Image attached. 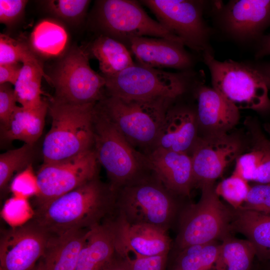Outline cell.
<instances>
[{"mask_svg": "<svg viewBox=\"0 0 270 270\" xmlns=\"http://www.w3.org/2000/svg\"><path fill=\"white\" fill-rule=\"evenodd\" d=\"M184 46L164 38L141 36L130 40L128 48L137 63L142 66L158 69L188 70L192 66L194 59Z\"/></svg>", "mask_w": 270, "mask_h": 270, "instance_id": "18", "label": "cell"}, {"mask_svg": "<svg viewBox=\"0 0 270 270\" xmlns=\"http://www.w3.org/2000/svg\"><path fill=\"white\" fill-rule=\"evenodd\" d=\"M174 195L154 174H146L118 190L114 213L128 224L168 232L178 212Z\"/></svg>", "mask_w": 270, "mask_h": 270, "instance_id": "4", "label": "cell"}, {"mask_svg": "<svg viewBox=\"0 0 270 270\" xmlns=\"http://www.w3.org/2000/svg\"><path fill=\"white\" fill-rule=\"evenodd\" d=\"M220 246V244L214 241L182 249L173 270H210L216 260Z\"/></svg>", "mask_w": 270, "mask_h": 270, "instance_id": "30", "label": "cell"}, {"mask_svg": "<svg viewBox=\"0 0 270 270\" xmlns=\"http://www.w3.org/2000/svg\"><path fill=\"white\" fill-rule=\"evenodd\" d=\"M243 146L240 138L228 132L198 136L190 155L195 186L214 184L241 154Z\"/></svg>", "mask_w": 270, "mask_h": 270, "instance_id": "13", "label": "cell"}, {"mask_svg": "<svg viewBox=\"0 0 270 270\" xmlns=\"http://www.w3.org/2000/svg\"><path fill=\"white\" fill-rule=\"evenodd\" d=\"M212 10L224 32L236 42L258 40L270 26V0H232L226 4L218 1Z\"/></svg>", "mask_w": 270, "mask_h": 270, "instance_id": "14", "label": "cell"}, {"mask_svg": "<svg viewBox=\"0 0 270 270\" xmlns=\"http://www.w3.org/2000/svg\"><path fill=\"white\" fill-rule=\"evenodd\" d=\"M50 234L34 220L6 232L0 240V270H36Z\"/></svg>", "mask_w": 270, "mask_h": 270, "instance_id": "15", "label": "cell"}, {"mask_svg": "<svg viewBox=\"0 0 270 270\" xmlns=\"http://www.w3.org/2000/svg\"><path fill=\"white\" fill-rule=\"evenodd\" d=\"M198 125L196 113L187 108H170L162 122L155 148L188 154L198 138Z\"/></svg>", "mask_w": 270, "mask_h": 270, "instance_id": "22", "label": "cell"}, {"mask_svg": "<svg viewBox=\"0 0 270 270\" xmlns=\"http://www.w3.org/2000/svg\"><path fill=\"white\" fill-rule=\"evenodd\" d=\"M44 77L49 82V76L44 72L40 60L22 64L19 77L14 85L17 102L26 108H35L40 106L44 100L41 97V82Z\"/></svg>", "mask_w": 270, "mask_h": 270, "instance_id": "27", "label": "cell"}, {"mask_svg": "<svg viewBox=\"0 0 270 270\" xmlns=\"http://www.w3.org/2000/svg\"><path fill=\"white\" fill-rule=\"evenodd\" d=\"M9 83L0 84V130L7 126L12 116L18 106L14 89Z\"/></svg>", "mask_w": 270, "mask_h": 270, "instance_id": "37", "label": "cell"}, {"mask_svg": "<svg viewBox=\"0 0 270 270\" xmlns=\"http://www.w3.org/2000/svg\"><path fill=\"white\" fill-rule=\"evenodd\" d=\"M200 188V200L187 206L180 213L175 240L179 251L192 245L222 240L230 234L234 210L228 208L220 200L214 184Z\"/></svg>", "mask_w": 270, "mask_h": 270, "instance_id": "7", "label": "cell"}, {"mask_svg": "<svg viewBox=\"0 0 270 270\" xmlns=\"http://www.w3.org/2000/svg\"><path fill=\"white\" fill-rule=\"evenodd\" d=\"M245 122L250 138L248 147L236 160L233 173L248 182L270 184V138L255 120L248 118Z\"/></svg>", "mask_w": 270, "mask_h": 270, "instance_id": "19", "label": "cell"}, {"mask_svg": "<svg viewBox=\"0 0 270 270\" xmlns=\"http://www.w3.org/2000/svg\"><path fill=\"white\" fill-rule=\"evenodd\" d=\"M174 100L126 99L108 94L96 106L134 148H147L148 152L155 148L162 122Z\"/></svg>", "mask_w": 270, "mask_h": 270, "instance_id": "3", "label": "cell"}, {"mask_svg": "<svg viewBox=\"0 0 270 270\" xmlns=\"http://www.w3.org/2000/svg\"><path fill=\"white\" fill-rule=\"evenodd\" d=\"M11 189L14 192L22 196L38 194V188L36 176L34 174L32 164L15 177L12 184Z\"/></svg>", "mask_w": 270, "mask_h": 270, "instance_id": "36", "label": "cell"}, {"mask_svg": "<svg viewBox=\"0 0 270 270\" xmlns=\"http://www.w3.org/2000/svg\"><path fill=\"white\" fill-rule=\"evenodd\" d=\"M116 251L123 257L148 256L168 254L172 240L167 232L146 224H130L114 213Z\"/></svg>", "mask_w": 270, "mask_h": 270, "instance_id": "16", "label": "cell"}, {"mask_svg": "<svg viewBox=\"0 0 270 270\" xmlns=\"http://www.w3.org/2000/svg\"><path fill=\"white\" fill-rule=\"evenodd\" d=\"M250 186L248 182L232 173L214 188L216 193L223 198L234 210L239 209L244 202Z\"/></svg>", "mask_w": 270, "mask_h": 270, "instance_id": "32", "label": "cell"}, {"mask_svg": "<svg viewBox=\"0 0 270 270\" xmlns=\"http://www.w3.org/2000/svg\"><path fill=\"white\" fill-rule=\"evenodd\" d=\"M116 252L115 228L110 217L90 229L75 270H103Z\"/></svg>", "mask_w": 270, "mask_h": 270, "instance_id": "23", "label": "cell"}, {"mask_svg": "<svg viewBox=\"0 0 270 270\" xmlns=\"http://www.w3.org/2000/svg\"><path fill=\"white\" fill-rule=\"evenodd\" d=\"M202 56L210 74L212 88L238 110H270L269 90L253 64L218 60L208 52Z\"/></svg>", "mask_w": 270, "mask_h": 270, "instance_id": "6", "label": "cell"}, {"mask_svg": "<svg viewBox=\"0 0 270 270\" xmlns=\"http://www.w3.org/2000/svg\"><path fill=\"white\" fill-rule=\"evenodd\" d=\"M20 63L0 64V84L9 83L14 85L22 68Z\"/></svg>", "mask_w": 270, "mask_h": 270, "instance_id": "40", "label": "cell"}, {"mask_svg": "<svg viewBox=\"0 0 270 270\" xmlns=\"http://www.w3.org/2000/svg\"><path fill=\"white\" fill-rule=\"evenodd\" d=\"M239 209L270 214V184L250 186L246 198Z\"/></svg>", "mask_w": 270, "mask_h": 270, "instance_id": "35", "label": "cell"}, {"mask_svg": "<svg viewBox=\"0 0 270 270\" xmlns=\"http://www.w3.org/2000/svg\"><path fill=\"white\" fill-rule=\"evenodd\" d=\"M34 146L24 144L21 147L9 150L0 155V188H6L16 172L23 170L32 164Z\"/></svg>", "mask_w": 270, "mask_h": 270, "instance_id": "31", "label": "cell"}, {"mask_svg": "<svg viewBox=\"0 0 270 270\" xmlns=\"http://www.w3.org/2000/svg\"><path fill=\"white\" fill-rule=\"evenodd\" d=\"M267 56H270V34L262 39L256 53V58H257Z\"/></svg>", "mask_w": 270, "mask_h": 270, "instance_id": "42", "label": "cell"}, {"mask_svg": "<svg viewBox=\"0 0 270 270\" xmlns=\"http://www.w3.org/2000/svg\"><path fill=\"white\" fill-rule=\"evenodd\" d=\"M168 254L148 256L124 257L130 270H164ZM123 257V256H122Z\"/></svg>", "mask_w": 270, "mask_h": 270, "instance_id": "38", "label": "cell"}, {"mask_svg": "<svg viewBox=\"0 0 270 270\" xmlns=\"http://www.w3.org/2000/svg\"><path fill=\"white\" fill-rule=\"evenodd\" d=\"M94 20L102 34L127 47L130 40L141 36L164 38L184 44L180 38L150 17L136 0H98Z\"/></svg>", "mask_w": 270, "mask_h": 270, "instance_id": "9", "label": "cell"}, {"mask_svg": "<svg viewBox=\"0 0 270 270\" xmlns=\"http://www.w3.org/2000/svg\"><path fill=\"white\" fill-rule=\"evenodd\" d=\"M196 94L198 124L208 134L228 132L238 123L240 110L214 88L200 82Z\"/></svg>", "mask_w": 270, "mask_h": 270, "instance_id": "20", "label": "cell"}, {"mask_svg": "<svg viewBox=\"0 0 270 270\" xmlns=\"http://www.w3.org/2000/svg\"><path fill=\"white\" fill-rule=\"evenodd\" d=\"M94 150L116 192L150 170L145 154L136 150L116 125L96 106Z\"/></svg>", "mask_w": 270, "mask_h": 270, "instance_id": "5", "label": "cell"}, {"mask_svg": "<svg viewBox=\"0 0 270 270\" xmlns=\"http://www.w3.org/2000/svg\"><path fill=\"white\" fill-rule=\"evenodd\" d=\"M90 54L88 49L74 48L60 60L49 77L55 89L52 99L84 105L96 104L104 97L106 80L91 68Z\"/></svg>", "mask_w": 270, "mask_h": 270, "instance_id": "10", "label": "cell"}, {"mask_svg": "<svg viewBox=\"0 0 270 270\" xmlns=\"http://www.w3.org/2000/svg\"><path fill=\"white\" fill-rule=\"evenodd\" d=\"M28 1L0 0V22L7 26L14 24L22 16Z\"/></svg>", "mask_w": 270, "mask_h": 270, "instance_id": "39", "label": "cell"}, {"mask_svg": "<svg viewBox=\"0 0 270 270\" xmlns=\"http://www.w3.org/2000/svg\"><path fill=\"white\" fill-rule=\"evenodd\" d=\"M253 64L262 76L268 90H270V62Z\"/></svg>", "mask_w": 270, "mask_h": 270, "instance_id": "43", "label": "cell"}, {"mask_svg": "<svg viewBox=\"0 0 270 270\" xmlns=\"http://www.w3.org/2000/svg\"><path fill=\"white\" fill-rule=\"evenodd\" d=\"M230 230L244 234L254 245L256 256L270 258V214L234 209Z\"/></svg>", "mask_w": 270, "mask_h": 270, "instance_id": "25", "label": "cell"}, {"mask_svg": "<svg viewBox=\"0 0 270 270\" xmlns=\"http://www.w3.org/2000/svg\"><path fill=\"white\" fill-rule=\"evenodd\" d=\"M256 255V249L248 240L230 234L220 244L214 270H250Z\"/></svg>", "mask_w": 270, "mask_h": 270, "instance_id": "28", "label": "cell"}, {"mask_svg": "<svg viewBox=\"0 0 270 270\" xmlns=\"http://www.w3.org/2000/svg\"><path fill=\"white\" fill-rule=\"evenodd\" d=\"M158 22L186 46L202 54L212 53L211 30L203 18L206 2L192 0H140Z\"/></svg>", "mask_w": 270, "mask_h": 270, "instance_id": "11", "label": "cell"}, {"mask_svg": "<svg viewBox=\"0 0 270 270\" xmlns=\"http://www.w3.org/2000/svg\"><path fill=\"white\" fill-rule=\"evenodd\" d=\"M90 1L88 0H50L45 2L46 9L54 16L72 24L84 18Z\"/></svg>", "mask_w": 270, "mask_h": 270, "instance_id": "34", "label": "cell"}, {"mask_svg": "<svg viewBox=\"0 0 270 270\" xmlns=\"http://www.w3.org/2000/svg\"><path fill=\"white\" fill-rule=\"evenodd\" d=\"M98 164L94 148L66 160L43 163L36 174L38 208L98 176Z\"/></svg>", "mask_w": 270, "mask_h": 270, "instance_id": "12", "label": "cell"}, {"mask_svg": "<svg viewBox=\"0 0 270 270\" xmlns=\"http://www.w3.org/2000/svg\"><path fill=\"white\" fill-rule=\"evenodd\" d=\"M90 229L50 233L36 270H75L80 250Z\"/></svg>", "mask_w": 270, "mask_h": 270, "instance_id": "21", "label": "cell"}, {"mask_svg": "<svg viewBox=\"0 0 270 270\" xmlns=\"http://www.w3.org/2000/svg\"><path fill=\"white\" fill-rule=\"evenodd\" d=\"M117 192L98 176L38 208L34 220L50 234L90 229L112 216Z\"/></svg>", "mask_w": 270, "mask_h": 270, "instance_id": "1", "label": "cell"}, {"mask_svg": "<svg viewBox=\"0 0 270 270\" xmlns=\"http://www.w3.org/2000/svg\"><path fill=\"white\" fill-rule=\"evenodd\" d=\"M96 104L76 105L52 99L48 106L52 118L44 140V163L66 160L93 148Z\"/></svg>", "mask_w": 270, "mask_h": 270, "instance_id": "2", "label": "cell"}, {"mask_svg": "<svg viewBox=\"0 0 270 270\" xmlns=\"http://www.w3.org/2000/svg\"><path fill=\"white\" fill-rule=\"evenodd\" d=\"M149 169L174 194L190 196L195 186L190 155L156 147L145 154Z\"/></svg>", "mask_w": 270, "mask_h": 270, "instance_id": "17", "label": "cell"}, {"mask_svg": "<svg viewBox=\"0 0 270 270\" xmlns=\"http://www.w3.org/2000/svg\"><path fill=\"white\" fill-rule=\"evenodd\" d=\"M103 270H130L126 259L116 252Z\"/></svg>", "mask_w": 270, "mask_h": 270, "instance_id": "41", "label": "cell"}, {"mask_svg": "<svg viewBox=\"0 0 270 270\" xmlns=\"http://www.w3.org/2000/svg\"><path fill=\"white\" fill-rule=\"evenodd\" d=\"M88 50L98 60L104 77L115 76L134 64L125 44L104 34L96 38Z\"/></svg>", "mask_w": 270, "mask_h": 270, "instance_id": "26", "label": "cell"}, {"mask_svg": "<svg viewBox=\"0 0 270 270\" xmlns=\"http://www.w3.org/2000/svg\"><path fill=\"white\" fill-rule=\"evenodd\" d=\"M264 128L265 132L268 134V137L270 138V124H266Z\"/></svg>", "mask_w": 270, "mask_h": 270, "instance_id": "44", "label": "cell"}, {"mask_svg": "<svg viewBox=\"0 0 270 270\" xmlns=\"http://www.w3.org/2000/svg\"></svg>", "mask_w": 270, "mask_h": 270, "instance_id": "45", "label": "cell"}, {"mask_svg": "<svg viewBox=\"0 0 270 270\" xmlns=\"http://www.w3.org/2000/svg\"><path fill=\"white\" fill-rule=\"evenodd\" d=\"M68 34L58 22L44 20L34 28L30 36V45L34 53L48 57L60 54L64 50Z\"/></svg>", "mask_w": 270, "mask_h": 270, "instance_id": "29", "label": "cell"}, {"mask_svg": "<svg viewBox=\"0 0 270 270\" xmlns=\"http://www.w3.org/2000/svg\"><path fill=\"white\" fill-rule=\"evenodd\" d=\"M104 78L108 95L126 99L175 100L186 91L192 74L187 72H170L134 63L115 76Z\"/></svg>", "mask_w": 270, "mask_h": 270, "instance_id": "8", "label": "cell"}, {"mask_svg": "<svg viewBox=\"0 0 270 270\" xmlns=\"http://www.w3.org/2000/svg\"><path fill=\"white\" fill-rule=\"evenodd\" d=\"M40 60L30 46L10 36L0 35V64Z\"/></svg>", "mask_w": 270, "mask_h": 270, "instance_id": "33", "label": "cell"}, {"mask_svg": "<svg viewBox=\"0 0 270 270\" xmlns=\"http://www.w3.org/2000/svg\"><path fill=\"white\" fill-rule=\"evenodd\" d=\"M48 106L44 100L35 108L18 106L6 128L0 130L1 138L8 142L20 140L34 146L42 133Z\"/></svg>", "mask_w": 270, "mask_h": 270, "instance_id": "24", "label": "cell"}]
</instances>
